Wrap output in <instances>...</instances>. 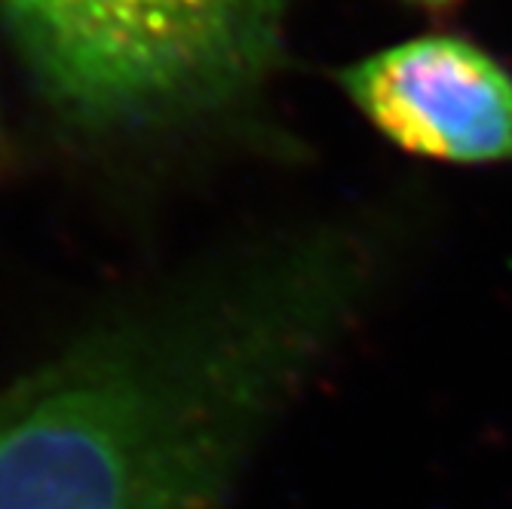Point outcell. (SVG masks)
Here are the masks:
<instances>
[{
	"label": "cell",
	"instance_id": "4",
	"mask_svg": "<svg viewBox=\"0 0 512 509\" xmlns=\"http://www.w3.org/2000/svg\"><path fill=\"white\" fill-rule=\"evenodd\" d=\"M46 89L92 120L142 114L135 65L111 0H0Z\"/></svg>",
	"mask_w": 512,
	"mask_h": 509
},
{
	"label": "cell",
	"instance_id": "3",
	"mask_svg": "<svg viewBox=\"0 0 512 509\" xmlns=\"http://www.w3.org/2000/svg\"><path fill=\"white\" fill-rule=\"evenodd\" d=\"M142 92V114L240 96L279 46L289 0H111Z\"/></svg>",
	"mask_w": 512,
	"mask_h": 509
},
{
	"label": "cell",
	"instance_id": "1",
	"mask_svg": "<svg viewBox=\"0 0 512 509\" xmlns=\"http://www.w3.org/2000/svg\"><path fill=\"white\" fill-rule=\"evenodd\" d=\"M371 276L329 230L102 322L0 390V509H224Z\"/></svg>",
	"mask_w": 512,
	"mask_h": 509
},
{
	"label": "cell",
	"instance_id": "5",
	"mask_svg": "<svg viewBox=\"0 0 512 509\" xmlns=\"http://www.w3.org/2000/svg\"><path fill=\"white\" fill-rule=\"evenodd\" d=\"M414 7H424V10H433V13H439V10H448L451 4H457V0H411Z\"/></svg>",
	"mask_w": 512,
	"mask_h": 509
},
{
	"label": "cell",
	"instance_id": "2",
	"mask_svg": "<svg viewBox=\"0 0 512 509\" xmlns=\"http://www.w3.org/2000/svg\"><path fill=\"white\" fill-rule=\"evenodd\" d=\"M359 114L396 148L451 166L512 163V74L482 46L421 34L341 71Z\"/></svg>",
	"mask_w": 512,
	"mask_h": 509
}]
</instances>
